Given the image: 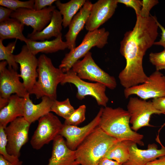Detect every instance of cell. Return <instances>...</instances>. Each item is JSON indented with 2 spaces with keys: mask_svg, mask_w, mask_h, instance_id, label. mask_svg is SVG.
I'll list each match as a JSON object with an SVG mask.
<instances>
[{
  "mask_svg": "<svg viewBox=\"0 0 165 165\" xmlns=\"http://www.w3.org/2000/svg\"><path fill=\"white\" fill-rule=\"evenodd\" d=\"M2 41L0 39V60L6 61L8 65V68H13L17 71L18 68V64L15 61L14 55L13 54L16 46V40L10 42L6 46L3 45Z\"/></svg>",
  "mask_w": 165,
  "mask_h": 165,
  "instance_id": "cell-27",
  "label": "cell"
},
{
  "mask_svg": "<svg viewBox=\"0 0 165 165\" xmlns=\"http://www.w3.org/2000/svg\"><path fill=\"white\" fill-rule=\"evenodd\" d=\"M24 99L16 94H12L7 104L0 109V126L5 128L17 118L24 115Z\"/></svg>",
  "mask_w": 165,
  "mask_h": 165,
  "instance_id": "cell-21",
  "label": "cell"
},
{
  "mask_svg": "<svg viewBox=\"0 0 165 165\" xmlns=\"http://www.w3.org/2000/svg\"><path fill=\"white\" fill-rule=\"evenodd\" d=\"M38 79L30 94L37 99L46 96L53 100L57 99V89L63 79L64 73L53 64L51 59L44 54L38 58Z\"/></svg>",
  "mask_w": 165,
  "mask_h": 165,
  "instance_id": "cell-4",
  "label": "cell"
},
{
  "mask_svg": "<svg viewBox=\"0 0 165 165\" xmlns=\"http://www.w3.org/2000/svg\"><path fill=\"white\" fill-rule=\"evenodd\" d=\"M62 16L59 10L55 9L53 12L49 24L42 31L28 34L27 38L36 41H45L52 37L56 38L62 34Z\"/></svg>",
  "mask_w": 165,
  "mask_h": 165,
  "instance_id": "cell-22",
  "label": "cell"
},
{
  "mask_svg": "<svg viewBox=\"0 0 165 165\" xmlns=\"http://www.w3.org/2000/svg\"><path fill=\"white\" fill-rule=\"evenodd\" d=\"M30 94L24 98L23 117L31 124L51 112V107L54 100L44 96L42 98V101L40 103L35 104L30 99Z\"/></svg>",
  "mask_w": 165,
  "mask_h": 165,
  "instance_id": "cell-20",
  "label": "cell"
},
{
  "mask_svg": "<svg viewBox=\"0 0 165 165\" xmlns=\"http://www.w3.org/2000/svg\"><path fill=\"white\" fill-rule=\"evenodd\" d=\"M72 69L81 79L102 83L111 90H114L116 87L115 77L105 72L96 63L90 51L82 60L76 61Z\"/></svg>",
  "mask_w": 165,
  "mask_h": 165,
  "instance_id": "cell-6",
  "label": "cell"
},
{
  "mask_svg": "<svg viewBox=\"0 0 165 165\" xmlns=\"http://www.w3.org/2000/svg\"><path fill=\"white\" fill-rule=\"evenodd\" d=\"M127 108L130 116V123L132 125L131 128L135 132L143 127H152L149 123L151 115L162 114L155 108L152 101L137 97L130 98Z\"/></svg>",
  "mask_w": 165,
  "mask_h": 165,
  "instance_id": "cell-12",
  "label": "cell"
},
{
  "mask_svg": "<svg viewBox=\"0 0 165 165\" xmlns=\"http://www.w3.org/2000/svg\"><path fill=\"white\" fill-rule=\"evenodd\" d=\"M117 162L106 158L102 159L98 165H122Z\"/></svg>",
  "mask_w": 165,
  "mask_h": 165,
  "instance_id": "cell-40",
  "label": "cell"
},
{
  "mask_svg": "<svg viewBox=\"0 0 165 165\" xmlns=\"http://www.w3.org/2000/svg\"><path fill=\"white\" fill-rule=\"evenodd\" d=\"M37 127L30 141L33 148L39 150L48 144L59 135L63 127L59 119L50 112L38 120Z\"/></svg>",
  "mask_w": 165,
  "mask_h": 165,
  "instance_id": "cell-9",
  "label": "cell"
},
{
  "mask_svg": "<svg viewBox=\"0 0 165 165\" xmlns=\"http://www.w3.org/2000/svg\"><path fill=\"white\" fill-rule=\"evenodd\" d=\"M134 142L128 141H118L110 148L104 158L114 160L123 164L129 159L130 148Z\"/></svg>",
  "mask_w": 165,
  "mask_h": 165,
  "instance_id": "cell-25",
  "label": "cell"
},
{
  "mask_svg": "<svg viewBox=\"0 0 165 165\" xmlns=\"http://www.w3.org/2000/svg\"><path fill=\"white\" fill-rule=\"evenodd\" d=\"M146 165H165V155L148 162Z\"/></svg>",
  "mask_w": 165,
  "mask_h": 165,
  "instance_id": "cell-39",
  "label": "cell"
},
{
  "mask_svg": "<svg viewBox=\"0 0 165 165\" xmlns=\"http://www.w3.org/2000/svg\"><path fill=\"white\" fill-rule=\"evenodd\" d=\"M118 3L124 4L127 7L132 8L134 10L136 16L140 14L142 6V0H117Z\"/></svg>",
  "mask_w": 165,
  "mask_h": 165,
  "instance_id": "cell-34",
  "label": "cell"
},
{
  "mask_svg": "<svg viewBox=\"0 0 165 165\" xmlns=\"http://www.w3.org/2000/svg\"><path fill=\"white\" fill-rule=\"evenodd\" d=\"M14 11L2 6H0V23L3 22L10 18Z\"/></svg>",
  "mask_w": 165,
  "mask_h": 165,
  "instance_id": "cell-37",
  "label": "cell"
},
{
  "mask_svg": "<svg viewBox=\"0 0 165 165\" xmlns=\"http://www.w3.org/2000/svg\"><path fill=\"white\" fill-rule=\"evenodd\" d=\"M54 6L47 7L40 10L27 8H19L14 11L10 17L19 21L24 25L31 26L32 33L40 32L50 21L53 11L56 9Z\"/></svg>",
  "mask_w": 165,
  "mask_h": 165,
  "instance_id": "cell-13",
  "label": "cell"
},
{
  "mask_svg": "<svg viewBox=\"0 0 165 165\" xmlns=\"http://www.w3.org/2000/svg\"><path fill=\"white\" fill-rule=\"evenodd\" d=\"M31 125L23 116L20 117L4 128L7 140L6 150L9 154L19 158L22 147L28 140Z\"/></svg>",
  "mask_w": 165,
  "mask_h": 165,
  "instance_id": "cell-10",
  "label": "cell"
},
{
  "mask_svg": "<svg viewBox=\"0 0 165 165\" xmlns=\"http://www.w3.org/2000/svg\"><path fill=\"white\" fill-rule=\"evenodd\" d=\"M62 34L52 40L41 41H33L28 38L25 43L31 52L36 55L39 53H52L68 48L66 42L63 41Z\"/></svg>",
  "mask_w": 165,
  "mask_h": 165,
  "instance_id": "cell-23",
  "label": "cell"
},
{
  "mask_svg": "<svg viewBox=\"0 0 165 165\" xmlns=\"http://www.w3.org/2000/svg\"><path fill=\"white\" fill-rule=\"evenodd\" d=\"M98 126L75 150L80 165H98L112 146L117 141Z\"/></svg>",
  "mask_w": 165,
  "mask_h": 165,
  "instance_id": "cell-3",
  "label": "cell"
},
{
  "mask_svg": "<svg viewBox=\"0 0 165 165\" xmlns=\"http://www.w3.org/2000/svg\"><path fill=\"white\" fill-rule=\"evenodd\" d=\"M124 94L126 98L131 95H136L146 100L165 97V76L160 71L156 70L148 76L145 82L125 88Z\"/></svg>",
  "mask_w": 165,
  "mask_h": 165,
  "instance_id": "cell-11",
  "label": "cell"
},
{
  "mask_svg": "<svg viewBox=\"0 0 165 165\" xmlns=\"http://www.w3.org/2000/svg\"><path fill=\"white\" fill-rule=\"evenodd\" d=\"M86 1V0H71L62 3L60 0H56L55 3L62 16V26L64 28L68 26L73 17Z\"/></svg>",
  "mask_w": 165,
  "mask_h": 165,
  "instance_id": "cell-26",
  "label": "cell"
},
{
  "mask_svg": "<svg viewBox=\"0 0 165 165\" xmlns=\"http://www.w3.org/2000/svg\"><path fill=\"white\" fill-rule=\"evenodd\" d=\"M165 125V123L163 124V125L162 126V127H163V126H164Z\"/></svg>",
  "mask_w": 165,
  "mask_h": 165,
  "instance_id": "cell-42",
  "label": "cell"
},
{
  "mask_svg": "<svg viewBox=\"0 0 165 165\" xmlns=\"http://www.w3.org/2000/svg\"><path fill=\"white\" fill-rule=\"evenodd\" d=\"M14 58L20 65V76L22 79V82L29 93L38 77V59L31 52L26 44L22 46L18 54L14 55Z\"/></svg>",
  "mask_w": 165,
  "mask_h": 165,
  "instance_id": "cell-14",
  "label": "cell"
},
{
  "mask_svg": "<svg viewBox=\"0 0 165 165\" xmlns=\"http://www.w3.org/2000/svg\"><path fill=\"white\" fill-rule=\"evenodd\" d=\"M137 144L134 142L131 145L129 158L122 165H146L165 155V147L163 145L160 149H158L156 144H149L147 149L142 150L138 148Z\"/></svg>",
  "mask_w": 165,
  "mask_h": 165,
  "instance_id": "cell-17",
  "label": "cell"
},
{
  "mask_svg": "<svg viewBox=\"0 0 165 165\" xmlns=\"http://www.w3.org/2000/svg\"><path fill=\"white\" fill-rule=\"evenodd\" d=\"M149 58L150 62L154 65L156 70H165V49L158 53H151Z\"/></svg>",
  "mask_w": 165,
  "mask_h": 165,
  "instance_id": "cell-32",
  "label": "cell"
},
{
  "mask_svg": "<svg viewBox=\"0 0 165 165\" xmlns=\"http://www.w3.org/2000/svg\"><path fill=\"white\" fill-rule=\"evenodd\" d=\"M7 142V140L4 128L0 126V155L11 163L16 162L19 160V158L9 154L6 148Z\"/></svg>",
  "mask_w": 165,
  "mask_h": 165,
  "instance_id": "cell-31",
  "label": "cell"
},
{
  "mask_svg": "<svg viewBox=\"0 0 165 165\" xmlns=\"http://www.w3.org/2000/svg\"><path fill=\"white\" fill-rule=\"evenodd\" d=\"M92 4L91 2L86 0L79 11L73 17L68 26V30L65 37L68 49L70 50L76 47L77 37L86 25Z\"/></svg>",
  "mask_w": 165,
  "mask_h": 165,
  "instance_id": "cell-19",
  "label": "cell"
},
{
  "mask_svg": "<svg viewBox=\"0 0 165 165\" xmlns=\"http://www.w3.org/2000/svg\"><path fill=\"white\" fill-rule=\"evenodd\" d=\"M155 108L165 114V97H162L153 98L152 101Z\"/></svg>",
  "mask_w": 165,
  "mask_h": 165,
  "instance_id": "cell-35",
  "label": "cell"
},
{
  "mask_svg": "<svg viewBox=\"0 0 165 165\" xmlns=\"http://www.w3.org/2000/svg\"><path fill=\"white\" fill-rule=\"evenodd\" d=\"M35 0L22 1L18 0H0V5L13 11L21 8L34 9Z\"/></svg>",
  "mask_w": 165,
  "mask_h": 165,
  "instance_id": "cell-29",
  "label": "cell"
},
{
  "mask_svg": "<svg viewBox=\"0 0 165 165\" xmlns=\"http://www.w3.org/2000/svg\"><path fill=\"white\" fill-rule=\"evenodd\" d=\"M109 33L105 28L89 31L85 35L82 42L77 47L70 50L65 54L59 68L64 73L72 69L74 64L84 57L93 47L103 48L108 43Z\"/></svg>",
  "mask_w": 165,
  "mask_h": 165,
  "instance_id": "cell-5",
  "label": "cell"
},
{
  "mask_svg": "<svg viewBox=\"0 0 165 165\" xmlns=\"http://www.w3.org/2000/svg\"><path fill=\"white\" fill-rule=\"evenodd\" d=\"M7 62H0V109L6 106L13 94L24 98L29 93L20 80V74L13 68H7Z\"/></svg>",
  "mask_w": 165,
  "mask_h": 165,
  "instance_id": "cell-7",
  "label": "cell"
},
{
  "mask_svg": "<svg viewBox=\"0 0 165 165\" xmlns=\"http://www.w3.org/2000/svg\"><path fill=\"white\" fill-rule=\"evenodd\" d=\"M66 83L74 84L77 88L76 98L82 100L87 96L93 97L99 105L105 107L109 98L106 95V86L99 82L91 83L84 81L80 79L71 69L64 73L61 84L64 85Z\"/></svg>",
  "mask_w": 165,
  "mask_h": 165,
  "instance_id": "cell-8",
  "label": "cell"
},
{
  "mask_svg": "<svg viewBox=\"0 0 165 165\" xmlns=\"http://www.w3.org/2000/svg\"><path fill=\"white\" fill-rule=\"evenodd\" d=\"M0 165H23V162L19 160L15 163H11L0 155Z\"/></svg>",
  "mask_w": 165,
  "mask_h": 165,
  "instance_id": "cell-41",
  "label": "cell"
},
{
  "mask_svg": "<svg viewBox=\"0 0 165 165\" xmlns=\"http://www.w3.org/2000/svg\"><path fill=\"white\" fill-rule=\"evenodd\" d=\"M56 1V0H35L34 10H40L47 7L52 6Z\"/></svg>",
  "mask_w": 165,
  "mask_h": 165,
  "instance_id": "cell-36",
  "label": "cell"
},
{
  "mask_svg": "<svg viewBox=\"0 0 165 165\" xmlns=\"http://www.w3.org/2000/svg\"><path fill=\"white\" fill-rule=\"evenodd\" d=\"M130 115L120 107L103 108L98 126L109 136L119 141H133L140 146L144 145L143 135L133 130L130 126Z\"/></svg>",
  "mask_w": 165,
  "mask_h": 165,
  "instance_id": "cell-2",
  "label": "cell"
},
{
  "mask_svg": "<svg viewBox=\"0 0 165 165\" xmlns=\"http://www.w3.org/2000/svg\"><path fill=\"white\" fill-rule=\"evenodd\" d=\"M86 112V105H80L75 110L68 119H65L64 124L77 126L85 120Z\"/></svg>",
  "mask_w": 165,
  "mask_h": 165,
  "instance_id": "cell-30",
  "label": "cell"
},
{
  "mask_svg": "<svg viewBox=\"0 0 165 165\" xmlns=\"http://www.w3.org/2000/svg\"><path fill=\"white\" fill-rule=\"evenodd\" d=\"M118 3L117 0H99L92 4L86 29L89 31L98 29L112 16Z\"/></svg>",
  "mask_w": 165,
  "mask_h": 165,
  "instance_id": "cell-16",
  "label": "cell"
},
{
  "mask_svg": "<svg viewBox=\"0 0 165 165\" xmlns=\"http://www.w3.org/2000/svg\"><path fill=\"white\" fill-rule=\"evenodd\" d=\"M136 17L133 29L125 33L120 42V52L125 59L126 65L118 77L125 88L148 80V76L143 67V58L147 50L154 44L158 34L159 27L155 16Z\"/></svg>",
  "mask_w": 165,
  "mask_h": 165,
  "instance_id": "cell-1",
  "label": "cell"
},
{
  "mask_svg": "<svg viewBox=\"0 0 165 165\" xmlns=\"http://www.w3.org/2000/svg\"><path fill=\"white\" fill-rule=\"evenodd\" d=\"M24 26L18 20L11 18L0 23V39L15 38L26 43L28 39L23 34Z\"/></svg>",
  "mask_w": 165,
  "mask_h": 165,
  "instance_id": "cell-24",
  "label": "cell"
},
{
  "mask_svg": "<svg viewBox=\"0 0 165 165\" xmlns=\"http://www.w3.org/2000/svg\"><path fill=\"white\" fill-rule=\"evenodd\" d=\"M158 3L159 1L157 0H142V6L139 15L143 17L149 16L150 10Z\"/></svg>",
  "mask_w": 165,
  "mask_h": 165,
  "instance_id": "cell-33",
  "label": "cell"
},
{
  "mask_svg": "<svg viewBox=\"0 0 165 165\" xmlns=\"http://www.w3.org/2000/svg\"><path fill=\"white\" fill-rule=\"evenodd\" d=\"M157 23L161 31V38L158 41L155 42L154 45L160 46L163 47L165 49V29L157 20Z\"/></svg>",
  "mask_w": 165,
  "mask_h": 165,
  "instance_id": "cell-38",
  "label": "cell"
},
{
  "mask_svg": "<svg viewBox=\"0 0 165 165\" xmlns=\"http://www.w3.org/2000/svg\"><path fill=\"white\" fill-rule=\"evenodd\" d=\"M103 107L101 108L95 117L82 127L63 124L59 135L66 139L67 147L75 151L85 138L98 126Z\"/></svg>",
  "mask_w": 165,
  "mask_h": 165,
  "instance_id": "cell-15",
  "label": "cell"
},
{
  "mask_svg": "<svg viewBox=\"0 0 165 165\" xmlns=\"http://www.w3.org/2000/svg\"><path fill=\"white\" fill-rule=\"evenodd\" d=\"M75 110L71 105L69 99L67 98L62 101H59L57 100L53 101L51 111L66 119L70 116Z\"/></svg>",
  "mask_w": 165,
  "mask_h": 165,
  "instance_id": "cell-28",
  "label": "cell"
},
{
  "mask_svg": "<svg viewBox=\"0 0 165 165\" xmlns=\"http://www.w3.org/2000/svg\"><path fill=\"white\" fill-rule=\"evenodd\" d=\"M46 165H80L76 160L75 151L67 146L64 137L58 135L53 141L51 157Z\"/></svg>",
  "mask_w": 165,
  "mask_h": 165,
  "instance_id": "cell-18",
  "label": "cell"
}]
</instances>
